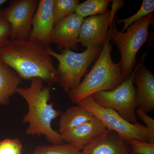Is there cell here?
<instances>
[{
	"label": "cell",
	"instance_id": "6da1fadb",
	"mask_svg": "<svg viewBox=\"0 0 154 154\" xmlns=\"http://www.w3.org/2000/svg\"><path fill=\"white\" fill-rule=\"evenodd\" d=\"M0 61L23 79L39 78L49 87L58 82L57 69L47 48L37 42L9 39L0 47Z\"/></svg>",
	"mask_w": 154,
	"mask_h": 154
},
{
	"label": "cell",
	"instance_id": "7a4b0ae2",
	"mask_svg": "<svg viewBox=\"0 0 154 154\" xmlns=\"http://www.w3.org/2000/svg\"><path fill=\"white\" fill-rule=\"evenodd\" d=\"M30 81V87H19L17 91L26 100L28 106V113L22 120L23 123L29 124L25 134L44 136L52 144H62L61 134L51 126L53 120L63 113L54 109L52 103H48L51 98L50 88L45 87L44 82L39 78H33Z\"/></svg>",
	"mask_w": 154,
	"mask_h": 154
},
{
	"label": "cell",
	"instance_id": "3957f363",
	"mask_svg": "<svg viewBox=\"0 0 154 154\" xmlns=\"http://www.w3.org/2000/svg\"><path fill=\"white\" fill-rule=\"evenodd\" d=\"M109 38L105 42L97 60L82 82L76 88L68 92L72 103L77 104L82 99L101 91H110L123 82L118 63L112 60V45Z\"/></svg>",
	"mask_w": 154,
	"mask_h": 154
},
{
	"label": "cell",
	"instance_id": "277c9868",
	"mask_svg": "<svg viewBox=\"0 0 154 154\" xmlns=\"http://www.w3.org/2000/svg\"><path fill=\"white\" fill-rule=\"evenodd\" d=\"M153 22V13L133 23L123 33L117 30L115 19L111 23L109 39L115 43L121 54V59L118 64L123 81L129 79L133 72L137 54L148 40L149 27Z\"/></svg>",
	"mask_w": 154,
	"mask_h": 154
},
{
	"label": "cell",
	"instance_id": "5b68a950",
	"mask_svg": "<svg viewBox=\"0 0 154 154\" xmlns=\"http://www.w3.org/2000/svg\"><path fill=\"white\" fill-rule=\"evenodd\" d=\"M47 49L50 55L58 61L57 84L67 94L70 90L79 85L83 77L87 73L89 67L99 57L102 47L87 48L81 53L63 49L59 54L51 48Z\"/></svg>",
	"mask_w": 154,
	"mask_h": 154
},
{
	"label": "cell",
	"instance_id": "8992f818",
	"mask_svg": "<svg viewBox=\"0 0 154 154\" xmlns=\"http://www.w3.org/2000/svg\"><path fill=\"white\" fill-rule=\"evenodd\" d=\"M136 95V88L131 75L129 79L123 81L114 90L99 91L91 96L99 106L115 110L126 121L137 124Z\"/></svg>",
	"mask_w": 154,
	"mask_h": 154
},
{
	"label": "cell",
	"instance_id": "52a82bcc",
	"mask_svg": "<svg viewBox=\"0 0 154 154\" xmlns=\"http://www.w3.org/2000/svg\"><path fill=\"white\" fill-rule=\"evenodd\" d=\"M78 104L91 112L107 129L112 130L126 139H135L149 142L147 129L140 123L133 124L120 116L116 111L99 106L92 96L86 97Z\"/></svg>",
	"mask_w": 154,
	"mask_h": 154
},
{
	"label": "cell",
	"instance_id": "ba28073f",
	"mask_svg": "<svg viewBox=\"0 0 154 154\" xmlns=\"http://www.w3.org/2000/svg\"><path fill=\"white\" fill-rule=\"evenodd\" d=\"M38 4V0H16L3 10L11 26V40L29 39L32 32V19Z\"/></svg>",
	"mask_w": 154,
	"mask_h": 154
},
{
	"label": "cell",
	"instance_id": "9c48e42d",
	"mask_svg": "<svg viewBox=\"0 0 154 154\" xmlns=\"http://www.w3.org/2000/svg\"><path fill=\"white\" fill-rule=\"evenodd\" d=\"M113 20L109 9L103 14L84 19L80 30L79 42L87 48L103 45L109 38L110 25Z\"/></svg>",
	"mask_w": 154,
	"mask_h": 154
},
{
	"label": "cell",
	"instance_id": "30bf717a",
	"mask_svg": "<svg viewBox=\"0 0 154 154\" xmlns=\"http://www.w3.org/2000/svg\"><path fill=\"white\" fill-rule=\"evenodd\" d=\"M147 54L137 60L131 74L133 82L137 87V107L146 113L154 110V75L146 66L145 59Z\"/></svg>",
	"mask_w": 154,
	"mask_h": 154
},
{
	"label": "cell",
	"instance_id": "8fae6325",
	"mask_svg": "<svg viewBox=\"0 0 154 154\" xmlns=\"http://www.w3.org/2000/svg\"><path fill=\"white\" fill-rule=\"evenodd\" d=\"M85 18L74 13L54 25L51 42L59 49L76 50L79 42L81 26Z\"/></svg>",
	"mask_w": 154,
	"mask_h": 154
},
{
	"label": "cell",
	"instance_id": "7c38bea8",
	"mask_svg": "<svg viewBox=\"0 0 154 154\" xmlns=\"http://www.w3.org/2000/svg\"><path fill=\"white\" fill-rule=\"evenodd\" d=\"M54 0H40L32 19V32L29 40L37 42L46 48H50L54 26Z\"/></svg>",
	"mask_w": 154,
	"mask_h": 154
},
{
	"label": "cell",
	"instance_id": "4fadbf2b",
	"mask_svg": "<svg viewBox=\"0 0 154 154\" xmlns=\"http://www.w3.org/2000/svg\"><path fill=\"white\" fill-rule=\"evenodd\" d=\"M81 154H133L127 139L107 129L91 142Z\"/></svg>",
	"mask_w": 154,
	"mask_h": 154
},
{
	"label": "cell",
	"instance_id": "5bb4252c",
	"mask_svg": "<svg viewBox=\"0 0 154 154\" xmlns=\"http://www.w3.org/2000/svg\"><path fill=\"white\" fill-rule=\"evenodd\" d=\"M106 129L102 122L95 117L61 134L63 141L70 144L81 151Z\"/></svg>",
	"mask_w": 154,
	"mask_h": 154
},
{
	"label": "cell",
	"instance_id": "9a60e30c",
	"mask_svg": "<svg viewBox=\"0 0 154 154\" xmlns=\"http://www.w3.org/2000/svg\"><path fill=\"white\" fill-rule=\"evenodd\" d=\"M22 79L15 71L0 61V105L9 104L10 97L17 93Z\"/></svg>",
	"mask_w": 154,
	"mask_h": 154
},
{
	"label": "cell",
	"instance_id": "2e32d148",
	"mask_svg": "<svg viewBox=\"0 0 154 154\" xmlns=\"http://www.w3.org/2000/svg\"><path fill=\"white\" fill-rule=\"evenodd\" d=\"M94 117L95 116L91 112L79 104L70 107L61 116L59 122L60 133L62 134L92 120Z\"/></svg>",
	"mask_w": 154,
	"mask_h": 154
},
{
	"label": "cell",
	"instance_id": "e0dca14e",
	"mask_svg": "<svg viewBox=\"0 0 154 154\" xmlns=\"http://www.w3.org/2000/svg\"><path fill=\"white\" fill-rule=\"evenodd\" d=\"M111 2V0H87L77 6L75 13L84 18L102 14L107 11Z\"/></svg>",
	"mask_w": 154,
	"mask_h": 154
},
{
	"label": "cell",
	"instance_id": "ac0fdd59",
	"mask_svg": "<svg viewBox=\"0 0 154 154\" xmlns=\"http://www.w3.org/2000/svg\"><path fill=\"white\" fill-rule=\"evenodd\" d=\"M79 0H54L53 15L54 25L61 19L75 13Z\"/></svg>",
	"mask_w": 154,
	"mask_h": 154
},
{
	"label": "cell",
	"instance_id": "d6986e66",
	"mask_svg": "<svg viewBox=\"0 0 154 154\" xmlns=\"http://www.w3.org/2000/svg\"><path fill=\"white\" fill-rule=\"evenodd\" d=\"M34 154H81V151L70 144L42 145L36 147Z\"/></svg>",
	"mask_w": 154,
	"mask_h": 154
},
{
	"label": "cell",
	"instance_id": "ffe728a7",
	"mask_svg": "<svg viewBox=\"0 0 154 154\" xmlns=\"http://www.w3.org/2000/svg\"><path fill=\"white\" fill-rule=\"evenodd\" d=\"M154 11V0H143L140 8L136 14L126 19H117L116 22L118 24L124 23V26L121 32L123 33L130 25L143 17L153 13Z\"/></svg>",
	"mask_w": 154,
	"mask_h": 154
},
{
	"label": "cell",
	"instance_id": "44dd1931",
	"mask_svg": "<svg viewBox=\"0 0 154 154\" xmlns=\"http://www.w3.org/2000/svg\"><path fill=\"white\" fill-rule=\"evenodd\" d=\"M22 145L19 139L0 141V154H22Z\"/></svg>",
	"mask_w": 154,
	"mask_h": 154
},
{
	"label": "cell",
	"instance_id": "7402d4cb",
	"mask_svg": "<svg viewBox=\"0 0 154 154\" xmlns=\"http://www.w3.org/2000/svg\"><path fill=\"white\" fill-rule=\"evenodd\" d=\"M133 154H154V144L129 138L127 140Z\"/></svg>",
	"mask_w": 154,
	"mask_h": 154
},
{
	"label": "cell",
	"instance_id": "603a6c76",
	"mask_svg": "<svg viewBox=\"0 0 154 154\" xmlns=\"http://www.w3.org/2000/svg\"><path fill=\"white\" fill-rule=\"evenodd\" d=\"M136 115L138 116L140 119L146 125L147 129L148 139L149 143L154 144V120L153 119L149 116L140 107H138L136 110Z\"/></svg>",
	"mask_w": 154,
	"mask_h": 154
},
{
	"label": "cell",
	"instance_id": "cb8c5ba5",
	"mask_svg": "<svg viewBox=\"0 0 154 154\" xmlns=\"http://www.w3.org/2000/svg\"><path fill=\"white\" fill-rule=\"evenodd\" d=\"M11 26L4 15L3 10H0V47L10 39Z\"/></svg>",
	"mask_w": 154,
	"mask_h": 154
},
{
	"label": "cell",
	"instance_id": "d4e9b609",
	"mask_svg": "<svg viewBox=\"0 0 154 154\" xmlns=\"http://www.w3.org/2000/svg\"><path fill=\"white\" fill-rule=\"evenodd\" d=\"M112 5L111 10L110 11L111 19L112 20L115 18L116 14L119 9H121L124 5V1H119V0H114L112 1Z\"/></svg>",
	"mask_w": 154,
	"mask_h": 154
},
{
	"label": "cell",
	"instance_id": "484cf974",
	"mask_svg": "<svg viewBox=\"0 0 154 154\" xmlns=\"http://www.w3.org/2000/svg\"><path fill=\"white\" fill-rule=\"evenodd\" d=\"M7 2V1H6V0H0V6L2 5Z\"/></svg>",
	"mask_w": 154,
	"mask_h": 154
},
{
	"label": "cell",
	"instance_id": "4316f807",
	"mask_svg": "<svg viewBox=\"0 0 154 154\" xmlns=\"http://www.w3.org/2000/svg\"><path fill=\"white\" fill-rule=\"evenodd\" d=\"M34 154L33 153V154Z\"/></svg>",
	"mask_w": 154,
	"mask_h": 154
}]
</instances>
